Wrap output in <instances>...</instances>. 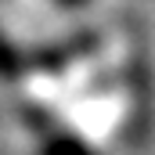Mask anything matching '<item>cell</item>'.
<instances>
[{"label": "cell", "mask_w": 155, "mask_h": 155, "mask_svg": "<svg viewBox=\"0 0 155 155\" xmlns=\"http://www.w3.org/2000/svg\"><path fill=\"white\" fill-rule=\"evenodd\" d=\"M130 83H134V116H130V141L144 144L152 137L155 123V79H152V61L148 51H141V43L130 54Z\"/></svg>", "instance_id": "1"}, {"label": "cell", "mask_w": 155, "mask_h": 155, "mask_svg": "<svg viewBox=\"0 0 155 155\" xmlns=\"http://www.w3.org/2000/svg\"><path fill=\"white\" fill-rule=\"evenodd\" d=\"M40 155H101L94 144H87V141H79L72 134H61V137H51L47 144H43V152Z\"/></svg>", "instance_id": "2"}, {"label": "cell", "mask_w": 155, "mask_h": 155, "mask_svg": "<svg viewBox=\"0 0 155 155\" xmlns=\"http://www.w3.org/2000/svg\"><path fill=\"white\" fill-rule=\"evenodd\" d=\"M18 72H22V58L15 54V47H11L7 40L0 36V76L11 79V76H18Z\"/></svg>", "instance_id": "3"}, {"label": "cell", "mask_w": 155, "mask_h": 155, "mask_svg": "<svg viewBox=\"0 0 155 155\" xmlns=\"http://www.w3.org/2000/svg\"><path fill=\"white\" fill-rule=\"evenodd\" d=\"M61 4H69V7H79V4H87V0H61Z\"/></svg>", "instance_id": "4"}]
</instances>
